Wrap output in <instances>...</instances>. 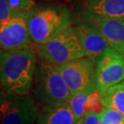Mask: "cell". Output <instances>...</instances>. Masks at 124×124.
<instances>
[{"instance_id":"obj_1","label":"cell","mask_w":124,"mask_h":124,"mask_svg":"<svg viewBox=\"0 0 124 124\" xmlns=\"http://www.w3.org/2000/svg\"><path fill=\"white\" fill-rule=\"evenodd\" d=\"M38 63L34 48L1 51L0 83L1 93L26 95L31 90Z\"/></svg>"},{"instance_id":"obj_2","label":"cell","mask_w":124,"mask_h":124,"mask_svg":"<svg viewBox=\"0 0 124 124\" xmlns=\"http://www.w3.org/2000/svg\"><path fill=\"white\" fill-rule=\"evenodd\" d=\"M27 14L31 38L35 44H43L73 26V17L65 6L43 3Z\"/></svg>"},{"instance_id":"obj_3","label":"cell","mask_w":124,"mask_h":124,"mask_svg":"<svg viewBox=\"0 0 124 124\" xmlns=\"http://www.w3.org/2000/svg\"><path fill=\"white\" fill-rule=\"evenodd\" d=\"M31 91L37 102L43 105L69 102L72 96L57 66L40 60L37 63Z\"/></svg>"},{"instance_id":"obj_4","label":"cell","mask_w":124,"mask_h":124,"mask_svg":"<svg viewBox=\"0 0 124 124\" xmlns=\"http://www.w3.org/2000/svg\"><path fill=\"white\" fill-rule=\"evenodd\" d=\"M33 48L39 60L56 66L85 56L82 44L73 25L47 43L37 44Z\"/></svg>"},{"instance_id":"obj_5","label":"cell","mask_w":124,"mask_h":124,"mask_svg":"<svg viewBox=\"0 0 124 124\" xmlns=\"http://www.w3.org/2000/svg\"><path fill=\"white\" fill-rule=\"evenodd\" d=\"M57 68L72 95L98 90L96 64L86 56L74 59Z\"/></svg>"},{"instance_id":"obj_6","label":"cell","mask_w":124,"mask_h":124,"mask_svg":"<svg viewBox=\"0 0 124 124\" xmlns=\"http://www.w3.org/2000/svg\"><path fill=\"white\" fill-rule=\"evenodd\" d=\"M1 124H36L39 110L31 96L1 93Z\"/></svg>"},{"instance_id":"obj_7","label":"cell","mask_w":124,"mask_h":124,"mask_svg":"<svg viewBox=\"0 0 124 124\" xmlns=\"http://www.w3.org/2000/svg\"><path fill=\"white\" fill-rule=\"evenodd\" d=\"M36 44L29 33L26 15H16L0 25L1 51L33 48Z\"/></svg>"},{"instance_id":"obj_8","label":"cell","mask_w":124,"mask_h":124,"mask_svg":"<svg viewBox=\"0 0 124 124\" xmlns=\"http://www.w3.org/2000/svg\"><path fill=\"white\" fill-rule=\"evenodd\" d=\"M98 90L104 93L124 81V55L108 48L96 62Z\"/></svg>"},{"instance_id":"obj_9","label":"cell","mask_w":124,"mask_h":124,"mask_svg":"<svg viewBox=\"0 0 124 124\" xmlns=\"http://www.w3.org/2000/svg\"><path fill=\"white\" fill-rule=\"evenodd\" d=\"M78 23L89 24L103 35L110 48L124 55V21L94 16L81 10L77 16Z\"/></svg>"},{"instance_id":"obj_10","label":"cell","mask_w":124,"mask_h":124,"mask_svg":"<svg viewBox=\"0 0 124 124\" xmlns=\"http://www.w3.org/2000/svg\"><path fill=\"white\" fill-rule=\"evenodd\" d=\"M82 44L85 56L94 63L101 57L108 48V42L100 31L89 24L78 23L73 25Z\"/></svg>"},{"instance_id":"obj_11","label":"cell","mask_w":124,"mask_h":124,"mask_svg":"<svg viewBox=\"0 0 124 124\" xmlns=\"http://www.w3.org/2000/svg\"><path fill=\"white\" fill-rule=\"evenodd\" d=\"M82 10L94 16L124 21V0H81Z\"/></svg>"},{"instance_id":"obj_12","label":"cell","mask_w":124,"mask_h":124,"mask_svg":"<svg viewBox=\"0 0 124 124\" xmlns=\"http://www.w3.org/2000/svg\"><path fill=\"white\" fill-rule=\"evenodd\" d=\"M75 118L69 102L44 105L36 124H73Z\"/></svg>"},{"instance_id":"obj_13","label":"cell","mask_w":124,"mask_h":124,"mask_svg":"<svg viewBox=\"0 0 124 124\" xmlns=\"http://www.w3.org/2000/svg\"><path fill=\"white\" fill-rule=\"evenodd\" d=\"M104 106L111 108L124 116V81L101 93Z\"/></svg>"},{"instance_id":"obj_14","label":"cell","mask_w":124,"mask_h":124,"mask_svg":"<svg viewBox=\"0 0 124 124\" xmlns=\"http://www.w3.org/2000/svg\"><path fill=\"white\" fill-rule=\"evenodd\" d=\"M92 93V92H91ZM90 93H78L71 96L69 101V106L75 118V122L85 117L88 112V102Z\"/></svg>"},{"instance_id":"obj_15","label":"cell","mask_w":124,"mask_h":124,"mask_svg":"<svg viewBox=\"0 0 124 124\" xmlns=\"http://www.w3.org/2000/svg\"><path fill=\"white\" fill-rule=\"evenodd\" d=\"M7 2L16 15H26L36 6V0H7Z\"/></svg>"},{"instance_id":"obj_16","label":"cell","mask_w":124,"mask_h":124,"mask_svg":"<svg viewBox=\"0 0 124 124\" xmlns=\"http://www.w3.org/2000/svg\"><path fill=\"white\" fill-rule=\"evenodd\" d=\"M99 115L101 124H124V116L114 109L104 106Z\"/></svg>"},{"instance_id":"obj_17","label":"cell","mask_w":124,"mask_h":124,"mask_svg":"<svg viewBox=\"0 0 124 124\" xmlns=\"http://www.w3.org/2000/svg\"><path fill=\"white\" fill-rule=\"evenodd\" d=\"M104 108V105L101 100V92L98 90L93 91L90 93V98L88 102V112L100 114Z\"/></svg>"},{"instance_id":"obj_18","label":"cell","mask_w":124,"mask_h":124,"mask_svg":"<svg viewBox=\"0 0 124 124\" xmlns=\"http://www.w3.org/2000/svg\"><path fill=\"white\" fill-rule=\"evenodd\" d=\"M16 16L10 8L7 0H0V25Z\"/></svg>"},{"instance_id":"obj_19","label":"cell","mask_w":124,"mask_h":124,"mask_svg":"<svg viewBox=\"0 0 124 124\" xmlns=\"http://www.w3.org/2000/svg\"><path fill=\"white\" fill-rule=\"evenodd\" d=\"M83 124H101L99 114L87 112L83 118Z\"/></svg>"},{"instance_id":"obj_20","label":"cell","mask_w":124,"mask_h":124,"mask_svg":"<svg viewBox=\"0 0 124 124\" xmlns=\"http://www.w3.org/2000/svg\"><path fill=\"white\" fill-rule=\"evenodd\" d=\"M37 1L42 2V3H56L60 0H37Z\"/></svg>"},{"instance_id":"obj_21","label":"cell","mask_w":124,"mask_h":124,"mask_svg":"<svg viewBox=\"0 0 124 124\" xmlns=\"http://www.w3.org/2000/svg\"><path fill=\"white\" fill-rule=\"evenodd\" d=\"M83 118H81V119H79L78 121H76V122H74L73 124H83Z\"/></svg>"}]
</instances>
